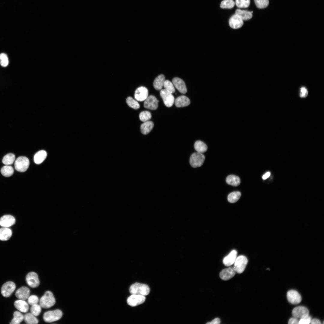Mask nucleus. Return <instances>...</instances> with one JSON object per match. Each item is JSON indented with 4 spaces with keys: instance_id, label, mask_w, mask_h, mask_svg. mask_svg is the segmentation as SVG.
<instances>
[{
    "instance_id": "nucleus-17",
    "label": "nucleus",
    "mask_w": 324,
    "mask_h": 324,
    "mask_svg": "<svg viewBox=\"0 0 324 324\" xmlns=\"http://www.w3.org/2000/svg\"><path fill=\"white\" fill-rule=\"evenodd\" d=\"M15 222V219L10 215H5L0 218V226L3 227H8L13 225Z\"/></svg>"
},
{
    "instance_id": "nucleus-3",
    "label": "nucleus",
    "mask_w": 324,
    "mask_h": 324,
    "mask_svg": "<svg viewBox=\"0 0 324 324\" xmlns=\"http://www.w3.org/2000/svg\"><path fill=\"white\" fill-rule=\"evenodd\" d=\"M62 316V311L57 309L45 312L43 316V319L45 322H50L58 320L61 319Z\"/></svg>"
},
{
    "instance_id": "nucleus-46",
    "label": "nucleus",
    "mask_w": 324,
    "mask_h": 324,
    "mask_svg": "<svg viewBox=\"0 0 324 324\" xmlns=\"http://www.w3.org/2000/svg\"><path fill=\"white\" fill-rule=\"evenodd\" d=\"M9 63L8 58L1 60L0 62L1 65L3 67H5L8 66Z\"/></svg>"
},
{
    "instance_id": "nucleus-24",
    "label": "nucleus",
    "mask_w": 324,
    "mask_h": 324,
    "mask_svg": "<svg viewBox=\"0 0 324 324\" xmlns=\"http://www.w3.org/2000/svg\"><path fill=\"white\" fill-rule=\"evenodd\" d=\"M12 235L11 230L8 227H3L0 229V240H8L10 238Z\"/></svg>"
},
{
    "instance_id": "nucleus-38",
    "label": "nucleus",
    "mask_w": 324,
    "mask_h": 324,
    "mask_svg": "<svg viewBox=\"0 0 324 324\" xmlns=\"http://www.w3.org/2000/svg\"><path fill=\"white\" fill-rule=\"evenodd\" d=\"M235 3L239 8H247L250 5V0H236Z\"/></svg>"
},
{
    "instance_id": "nucleus-31",
    "label": "nucleus",
    "mask_w": 324,
    "mask_h": 324,
    "mask_svg": "<svg viewBox=\"0 0 324 324\" xmlns=\"http://www.w3.org/2000/svg\"><path fill=\"white\" fill-rule=\"evenodd\" d=\"M13 316L10 324H19L24 320V316L19 311L14 312L13 314Z\"/></svg>"
},
{
    "instance_id": "nucleus-21",
    "label": "nucleus",
    "mask_w": 324,
    "mask_h": 324,
    "mask_svg": "<svg viewBox=\"0 0 324 324\" xmlns=\"http://www.w3.org/2000/svg\"><path fill=\"white\" fill-rule=\"evenodd\" d=\"M175 105L178 107L188 106L190 103V100L187 97L182 95L177 98L175 101Z\"/></svg>"
},
{
    "instance_id": "nucleus-5",
    "label": "nucleus",
    "mask_w": 324,
    "mask_h": 324,
    "mask_svg": "<svg viewBox=\"0 0 324 324\" xmlns=\"http://www.w3.org/2000/svg\"><path fill=\"white\" fill-rule=\"evenodd\" d=\"M248 262V260L245 256L240 255L237 257L233 266L236 272L238 274L242 273L245 270Z\"/></svg>"
},
{
    "instance_id": "nucleus-40",
    "label": "nucleus",
    "mask_w": 324,
    "mask_h": 324,
    "mask_svg": "<svg viewBox=\"0 0 324 324\" xmlns=\"http://www.w3.org/2000/svg\"><path fill=\"white\" fill-rule=\"evenodd\" d=\"M32 306L30 308L31 313L35 316H38L41 312V306L37 304Z\"/></svg>"
},
{
    "instance_id": "nucleus-1",
    "label": "nucleus",
    "mask_w": 324,
    "mask_h": 324,
    "mask_svg": "<svg viewBox=\"0 0 324 324\" xmlns=\"http://www.w3.org/2000/svg\"><path fill=\"white\" fill-rule=\"evenodd\" d=\"M150 288L146 284L136 283L131 286L129 291L131 294L146 296L150 292Z\"/></svg>"
},
{
    "instance_id": "nucleus-50",
    "label": "nucleus",
    "mask_w": 324,
    "mask_h": 324,
    "mask_svg": "<svg viewBox=\"0 0 324 324\" xmlns=\"http://www.w3.org/2000/svg\"><path fill=\"white\" fill-rule=\"evenodd\" d=\"M270 172H267L262 176V178L264 180L268 178L270 176Z\"/></svg>"
},
{
    "instance_id": "nucleus-19",
    "label": "nucleus",
    "mask_w": 324,
    "mask_h": 324,
    "mask_svg": "<svg viewBox=\"0 0 324 324\" xmlns=\"http://www.w3.org/2000/svg\"><path fill=\"white\" fill-rule=\"evenodd\" d=\"M30 290L26 286H22L16 291L15 295L20 300H25L28 298L30 294Z\"/></svg>"
},
{
    "instance_id": "nucleus-30",
    "label": "nucleus",
    "mask_w": 324,
    "mask_h": 324,
    "mask_svg": "<svg viewBox=\"0 0 324 324\" xmlns=\"http://www.w3.org/2000/svg\"><path fill=\"white\" fill-rule=\"evenodd\" d=\"M25 322L28 324H37L38 321L37 319L31 313H28L24 316Z\"/></svg>"
},
{
    "instance_id": "nucleus-12",
    "label": "nucleus",
    "mask_w": 324,
    "mask_h": 324,
    "mask_svg": "<svg viewBox=\"0 0 324 324\" xmlns=\"http://www.w3.org/2000/svg\"><path fill=\"white\" fill-rule=\"evenodd\" d=\"M286 296L289 302L292 304H298L302 300L300 294L294 290H289L287 293Z\"/></svg>"
},
{
    "instance_id": "nucleus-35",
    "label": "nucleus",
    "mask_w": 324,
    "mask_h": 324,
    "mask_svg": "<svg viewBox=\"0 0 324 324\" xmlns=\"http://www.w3.org/2000/svg\"><path fill=\"white\" fill-rule=\"evenodd\" d=\"M126 102L129 106L134 109H138L140 107V105L138 102L130 97H128L127 98Z\"/></svg>"
},
{
    "instance_id": "nucleus-45",
    "label": "nucleus",
    "mask_w": 324,
    "mask_h": 324,
    "mask_svg": "<svg viewBox=\"0 0 324 324\" xmlns=\"http://www.w3.org/2000/svg\"><path fill=\"white\" fill-rule=\"evenodd\" d=\"M299 321L298 318L294 317L290 318L289 319L288 323L290 324H299Z\"/></svg>"
},
{
    "instance_id": "nucleus-20",
    "label": "nucleus",
    "mask_w": 324,
    "mask_h": 324,
    "mask_svg": "<svg viewBox=\"0 0 324 324\" xmlns=\"http://www.w3.org/2000/svg\"><path fill=\"white\" fill-rule=\"evenodd\" d=\"M174 86L182 94H185L187 90L184 81L178 77L174 78L172 80Z\"/></svg>"
},
{
    "instance_id": "nucleus-51",
    "label": "nucleus",
    "mask_w": 324,
    "mask_h": 324,
    "mask_svg": "<svg viewBox=\"0 0 324 324\" xmlns=\"http://www.w3.org/2000/svg\"><path fill=\"white\" fill-rule=\"evenodd\" d=\"M267 270H270V269H269V268H267Z\"/></svg>"
},
{
    "instance_id": "nucleus-26",
    "label": "nucleus",
    "mask_w": 324,
    "mask_h": 324,
    "mask_svg": "<svg viewBox=\"0 0 324 324\" xmlns=\"http://www.w3.org/2000/svg\"><path fill=\"white\" fill-rule=\"evenodd\" d=\"M154 126L153 123L151 121L144 122L140 126L141 132L143 134H147L149 133Z\"/></svg>"
},
{
    "instance_id": "nucleus-27",
    "label": "nucleus",
    "mask_w": 324,
    "mask_h": 324,
    "mask_svg": "<svg viewBox=\"0 0 324 324\" xmlns=\"http://www.w3.org/2000/svg\"><path fill=\"white\" fill-rule=\"evenodd\" d=\"M165 81V77L164 75L160 74L154 80V87L157 90H161L164 86Z\"/></svg>"
},
{
    "instance_id": "nucleus-32",
    "label": "nucleus",
    "mask_w": 324,
    "mask_h": 324,
    "mask_svg": "<svg viewBox=\"0 0 324 324\" xmlns=\"http://www.w3.org/2000/svg\"><path fill=\"white\" fill-rule=\"evenodd\" d=\"M1 172L3 176L8 177L12 175L13 174L14 170L11 166L6 165L1 168Z\"/></svg>"
},
{
    "instance_id": "nucleus-47",
    "label": "nucleus",
    "mask_w": 324,
    "mask_h": 324,
    "mask_svg": "<svg viewBox=\"0 0 324 324\" xmlns=\"http://www.w3.org/2000/svg\"><path fill=\"white\" fill-rule=\"evenodd\" d=\"M220 323V319L218 318H216L213 320L212 321L208 322L206 324H219Z\"/></svg>"
},
{
    "instance_id": "nucleus-41",
    "label": "nucleus",
    "mask_w": 324,
    "mask_h": 324,
    "mask_svg": "<svg viewBox=\"0 0 324 324\" xmlns=\"http://www.w3.org/2000/svg\"><path fill=\"white\" fill-rule=\"evenodd\" d=\"M255 4L258 8L262 9L266 7L268 5V0H254Z\"/></svg>"
},
{
    "instance_id": "nucleus-11",
    "label": "nucleus",
    "mask_w": 324,
    "mask_h": 324,
    "mask_svg": "<svg viewBox=\"0 0 324 324\" xmlns=\"http://www.w3.org/2000/svg\"><path fill=\"white\" fill-rule=\"evenodd\" d=\"M26 281L27 284L33 288L37 287L40 284L37 274L33 272H30L27 274L26 276Z\"/></svg>"
},
{
    "instance_id": "nucleus-33",
    "label": "nucleus",
    "mask_w": 324,
    "mask_h": 324,
    "mask_svg": "<svg viewBox=\"0 0 324 324\" xmlns=\"http://www.w3.org/2000/svg\"><path fill=\"white\" fill-rule=\"evenodd\" d=\"M241 195V193L239 191H236L232 192L228 195V200L230 203L235 202L239 199Z\"/></svg>"
},
{
    "instance_id": "nucleus-44",
    "label": "nucleus",
    "mask_w": 324,
    "mask_h": 324,
    "mask_svg": "<svg viewBox=\"0 0 324 324\" xmlns=\"http://www.w3.org/2000/svg\"><path fill=\"white\" fill-rule=\"evenodd\" d=\"M308 94V91L307 89L304 87H303L300 89V96L301 98L306 97Z\"/></svg>"
},
{
    "instance_id": "nucleus-14",
    "label": "nucleus",
    "mask_w": 324,
    "mask_h": 324,
    "mask_svg": "<svg viewBox=\"0 0 324 324\" xmlns=\"http://www.w3.org/2000/svg\"><path fill=\"white\" fill-rule=\"evenodd\" d=\"M159 101L153 95L148 96L145 100L144 104V107L148 109L155 110L158 106Z\"/></svg>"
},
{
    "instance_id": "nucleus-25",
    "label": "nucleus",
    "mask_w": 324,
    "mask_h": 324,
    "mask_svg": "<svg viewBox=\"0 0 324 324\" xmlns=\"http://www.w3.org/2000/svg\"><path fill=\"white\" fill-rule=\"evenodd\" d=\"M47 153L44 150L39 151L34 155V162L37 164H40L45 159Z\"/></svg>"
},
{
    "instance_id": "nucleus-4",
    "label": "nucleus",
    "mask_w": 324,
    "mask_h": 324,
    "mask_svg": "<svg viewBox=\"0 0 324 324\" xmlns=\"http://www.w3.org/2000/svg\"><path fill=\"white\" fill-rule=\"evenodd\" d=\"M29 165L28 159L25 157L20 156L18 158L14 163L15 169L20 172L26 171Z\"/></svg>"
},
{
    "instance_id": "nucleus-23",
    "label": "nucleus",
    "mask_w": 324,
    "mask_h": 324,
    "mask_svg": "<svg viewBox=\"0 0 324 324\" xmlns=\"http://www.w3.org/2000/svg\"><path fill=\"white\" fill-rule=\"evenodd\" d=\"M235 14L243 20H247L250 19L252 17V14L251 11L246 10H242L237 9L235 11Z\"/></svg>"
},
{
    "instance_id": "nucleus-28",
    "label": "nucleus",
    "mask_w": 324,
    "mask_h": 324,
    "mask_svg": "<svg viewBox=\"0 0 324 324\" xmlns=\"http://www.w3.org/2000/svg\"><path fill=\"white\" fill-rule=\"evenodd\" d=\"M226 182L229 184L234 186L239 185L240 183L239 178L235 175H230L226 178Z\"/></svg>"
},
{
    "instance_id": "nucleus-49",
    "label": "nucleus",
    "mask_w": 324,
    "mask_h": 324,
    "mask_svg": "<svg viewBox=\"0 0 324 324\" xmlns=\"http://www.w3.org/2000/svg\"><path fill=\"white\" fill-rule=\"evenodd\" d=\"M8 58L7 55L4 53H2L0 54V60H2Z\"/></svg>"
},
{
    "instance_id": "nucleus-16",
    "label": "nucleus",
    "mask_w": 324,
    "mask_h": 324,
    "mask_svg": "<svg viewBox=\"0 0 324 324\" xmlns=\"http://www.w3.org/2000/svg\"><path fill=\"white\" fill-rule=\"evenodd\" d=\"M229 23L230 26L233 29H238L241 28L244 23L243 20L235 14L230 18Z\"/></svg>"
},
{
    "instance_id": "nucleus-22",
    "label": "nucleus",
    "mask_w": 324,
    "mask_h": 324,
    "mask_svg": "<svg viewBox=\"0 0 324 324\" xmlns=\"http://www.w3.org/2000/svg\"><path fill=\"white\" fill-rule=\"evenodd\" d=\"M14 306L19 311L23 313L27 312L29 309L28 303L23 300L16 301L14 303Z\"/></svg>"
},
{
    "instance_id": "nucleus-42",
    "label": "nucleus",
    "mask_w": 324,
    "mask_h": 324,
    "mask_svg": "<svg viewBox=\"0 0 324 324\" xmlns=\"http://www.w3.org/2000/svg\"><path fill=\"white\" fill-rule=\"evenodd\" d=\"M38 301V297L34 295H31L28 298V303L31 305L37 304Z\"/></svg>"
},
{
    "instance_id": "nucleus-48",
    "label": "nucleus",
    "mask_w": 324,
    "mask_h": 324,
    "mask_svg": "<svg viewBox=\"0 0 324 324\" xmlns=\"http://www.w3.org/2000/svg\"><path fill=\"white\" fill-rule=\"evenodd\" d=\"M311 324H321L320 321L318 319L315 318L311 319L310 323Z\"/></svg>"
},
{
    "instance_id": "nucleus-10",
    "label": "nucleus",
    "mask_w": 324,
    "mask_h": 324,
    "mask_svg": "<svg viewBox=\"0 0 324 324\" xmlns=\"http://www.w3.org/2000/svg\"><path fill=\"white\" fill-rule=\"evenodd\" d=\"M292 316L297 318H303L309 316L308 309L303 306H298L294 308L292 311Z\"/></svg>"
},
{
    "instance_id": "nucleus-29",
    "label": "nucleus",
    "mask_w": 324,
    "mask_h": 324,
    "mask_svg": "<svg viewBox=\"0 0 324 324\" xmlns=\"http://www.w3.org/2000/svg\"><path fill=\"white\" fill-rule=\"evenodd\" d=\"M194 148L197 152L201 153L206 152L207 149L206 145L200 140H198L195 142L194 145Z\"/></svg>"
},
{
    "instance_id": "nucleus-18",
    "label": "nucleus",
    "mask_w": 324,
    "mask_h": 324,
    "mask_svg": "<svg viewBox=\"0 0 324 324\" xmlns=\"http://www.w3.org/2000/svg\"><path fill=\"white\" fill-rule=\"evenodd\" d=\"M237 251L236 250H232L223 259L224 265L227 266H230L233 264L237 258Z\"/></svg>"
},
{
    "instance_id": "nucleus-8",
    "label": "nucleus",
    "mask_w": 324,
    "mask_h": 324,
    "mask_svg": "<svg viewBox=\"0 0 324 324\" xmlns=\"http://www.w3.org/2000/svg\"><path fill=\"white\" fill-rule=\"evenodd\" d=\"M16 285L13 282L9 281L4 283L1 289L2 295L4 297L10 296L14 291Z\"/></svg>"
},
{
    "instance_id": "nucleus-37",
    "label": "nucleus",
    "mask_w": 324,
    "mask_h": 324,
    "mask_svg": "<svg viewBox=\"0 0 324 324\" xmlns=\"http://www.w3.org/2000/svg\"><path fill=\"white\" fill-rule=\"evenodd\" d=\"M152 117L151 114L150 112L147 111H144L140 112L139 115L140 120L145 122L150 119Z\"/></svg>"
},
{
    "instance_id": "nucleus-13",
    "label": "nucleus",
    "mask_w": 324,
    "mask_h": 324,
    "mask_svg": "<svg viewBox=\"0 0 324 324\" xmlns=\"http://www.w3.org/2000/svg\"><path fill=\"white\" fill-rule=\"evenodd\" d=\"M148 96V90L145 87H139L135 91L134 97L137 100L140 101L145 100Z\"/></svg>"
},
{
    "instance_id": "nucleus-2",
    "label": "nucleus",
    "mask_w": 324,
    "mask_h": 324,
    "mask_svg": "<svg viewBox=\"0 0 324 324\" xmlns=\"http://www.w3.org/2000/svg\"><path fill=\"white\" fill-rule=\"evenodd\" d=\"M56 300L54 296L52 293L50 291L46 292L40 300V305L41 307L46 309L53 306Z\"/></svg>"
},
{
    "instance_id": "nucleus-39",
    "label": "nucleus",
    "mask_w": 324,
    "mask_h": 324,
    "mask_svg": "<svg viewBox=\"0 0 324 324\" xmlns=\"http://www.w3.org/2000/svg\"><path fill=\"white\" fill-rule=\"evenodd\" d=\"M163 86L165 89L172 93L175 92V90L173 84L168 80H165Z\"/></svg>"
},
{
    "instance_id": "nucleus-6",
    "label": "nucleus",
    "mask_w": 324,
    "mask_h": 324,
    "mask_svg": "<svg viewBox=\"0 0 324 324\" xmlns=\"http://www.w3.org/2000/svg\"><path fill=\"white\" fill-rule=\"evenodd\" d=\"M205 160L204 155L201 153L195 152L192 154L190 158V163L191 166L196 168L201 166Z\"/></svg>"
},
{
    "instance_id": "nucleus-43",
    "label": "nucleus",
    "mask_w": 324,
    "mask_h": 324,
    "mask_svg": "<svg viewBox=\"0 0 324 324\" xmlns=\"http://www.w3.org/2000/svg\"><path fill=\"white\" fill-rule=\"evenodd\" d=\"M311 318L309 316L307 317L300 319L299 321V324H309L310 323Z\"/></svg>"
},
{
    "instance_id": "nucleus-15",
    "label": "nucleus",
    "mask_w": 324,
    "mask_h": 324,
    "mask_svg": "<svg viewBox=\"0 0 324 324\" xmlns=\"http://www.w3.org/2000/svg\"><path fill=\"white\" fill-rule=\"evenodd\" d=\"M236 272L234 267L231 266L223 269L220 272L219 276L222 280H227L233 277Z\"/></svg>"
},
{
    "instance_id": "nucleus-36",
    "label": "nucleus",
    "mask_w": 324,
    "mask_h": 324,
    "mask_svg": "<svg viewBox=\"0 0 324 324\" xmlns=\"http://www.w3.org/2000/svg\"><path fill=\"white\" fill-rule=\"evenodd\" d=\"M235 4L233 0H224L221 2L220 7L222 8L231 9L234 7Z\"/></svg>"
},
{
    "instance_id": "nucleus-7",
    "label": "nucleus",
    "mask_w": 324,
    "mask_h": 324,
    "mask_svg": "<svg viewBox=\"0 0 324 324\" xmlns=\"http://www.w3.org/2000/svg\"><path fill=\"white\" fill-rule=\"evenodd\" d=\"M160 94L166 106L170 107L173 105L175 99L172 93L164 89L160 91Z\"/></svg>"
},
{
    "instance_id": "nucleus-34",
    "label": "nucleus",
    "mask_w": 324,
    "mask_h": 324,
    "mask_svg": "<svg viewBox=\"0 0 324 324\" xmlns=\"http://www.w3.org/2000/svg\"><path fill=\"white\" fill-rule=\"evenodd\" d=\"M15 159V155L12 153H9L4 156L2 159V162L3 164L9 165L13 164Z\"/></svg>"
},
{
    "instance_id": "nucleus-9",
    "label": "nucleus",
    "mask_w": 324,
    "mask_h": 324,
    "mask_svg": "<svg viewBox=\"0 0 324 324\" xmlns=\"http://www.w3.org/2000/svg\"><path fill=\"white\" fill-rule=\"evenodd\" d=\"M144 296L140 295L131 294L127 299L128 304L132 307H135L143 303L145 301Z\"/></svg>"
}]
</instances>
